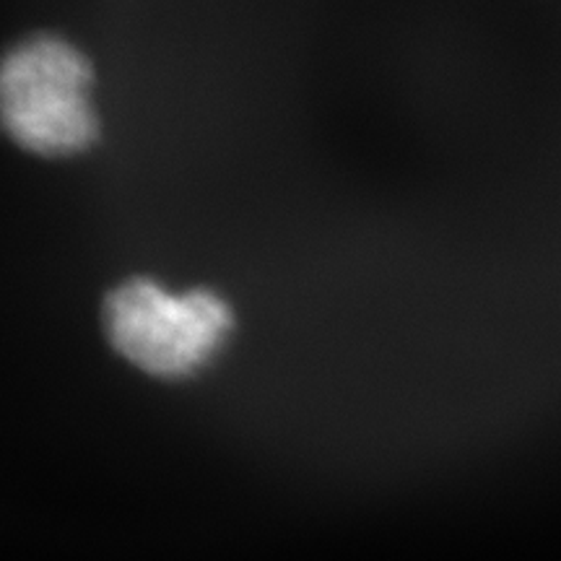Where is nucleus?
Segmentation results:
<instances>
[{
	"instance_id": "f03ea898",
	"label": "nucleus",
	"mask_w": 561,
	"mask_h": 561,
	"mask_svg": "<svg viewBox=\"0 0 561 561\" xmlns=\"http://www.w3.org/2000/svg\"><path fill=\"white\" fill-rule=\"evenodd\" d=\"M102 320L110 346L153 377L191 375L229 328V312L216 294L195 289L172 297L146 278L115 286Z\"/></svg>"
},
{
	"instance_id": "f257e3e1",
	"label": "nucleus",
	"mask_w": 561,
	"mask_h": 561,
	"mask_svg": "<svg viewBox=\"0 0 561 561\" xmlns=\"http://www.w3.org/2000/svg\"><path fill=\"white\" fill-rule=\"evenodd\" d=\"M83 55L53 34H32L0 68V117L19 146L42 157L81 151L94 138Z\"/></svg>"
}]
</instances>
